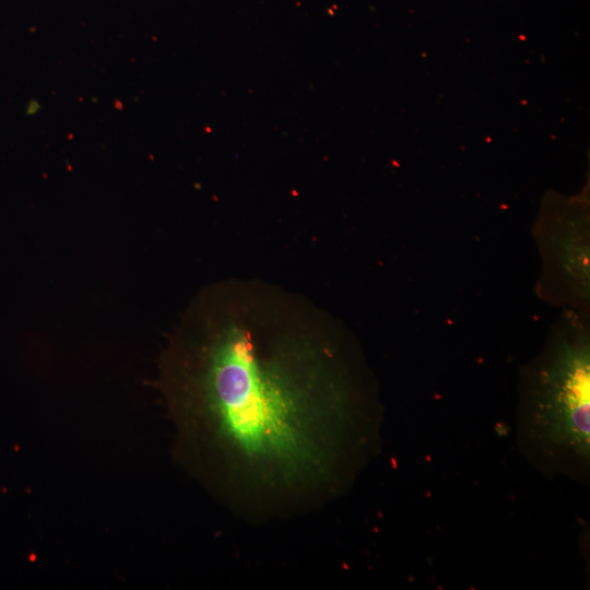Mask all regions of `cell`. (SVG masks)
Masks as SVG:
<instances>
[{
	"label": "cell",
	"instance_id": "3957f363",
	"mask_svg": "<svg viewBox=\"0 0 590 590\" xmlns=\"http://www.w3.org/2000/svg\"><path fill=\"white\" fill-rule=\"evenodd\" d=\"M541 256L540 296L566 309L589 306V215L576 204L548 209L534 226Z\"/></svg>",
	"mask_w": 590,
	"mask_h": 590
},
{
	"label": "cell",
	"instance_id": "7a4b0ae2",
	"mask_svg": "<svg viewBox=\"0 0 590 590\" xmlns=\"http://www.w3.org/2000/svg\"><path fill=\"white\" fill-rule=\"evenodd\" d=\"M533 381L538 415L551 438L589 447L590 349L586 312L566 309Z\"/></svg>",
	"mask_w": 590,
	"mask_h": 590
},
{
	"label": "cell",
	"instance_id": "6da1fadb",
	"mask_svg": "<svg viewBox=\"0 0 590 590\" xmlns=\"http://www.w3.org/2000/svg\"><path fill=\"white\" fill-rule=\"evenodd\" d=\"M356 365L341 331L293 296L247 282L204 290L155 381L177 461L249 520L323 507L367 439Z\"/></svg>",
	"mask_w": 590,
	"mask_h": 590
}]
</instances>
